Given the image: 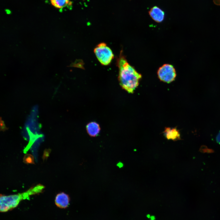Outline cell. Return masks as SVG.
Segmentation results:
<instances>
[{
    "label": "cell",
    "mask_w": 220,
    "mask_h": 220,
    "mask_svg": "<svg viewBox=\"0 0 220 220\" xmlns=\"http://www.w3.org/2000/svg\"><path fill=\"white\" fill-rule=\"evenodd\" d=\"M157 74L160 80L167 83L172 82L176 76V70L174 66L167 64H163L159 68Z\"/></svg>",
    "instance_id": "277c9868"
},
{
    "label": "cell",
    "mask_w": 220,
    "mask_h": 220,
    "mask_svg": "<svg viewBox=\"0 0 220 220\" xmlns=\"http://www.w3.org/2000/svg\"><path fill=\"white\" fill-rule=\"evenodd\" d=\"M149 15L155 22L160 23L164 20V12L157 6H155L151 9L149 11Z\"/></svg>",
    "instance_id": "8992f818"
},
{
    "label": "cell",
    "mask_w": 220,
    "mask_h": 220,
    "mask_svg": "<svg viewBox=\"0 0 220 220\" xmlns=\"http://www.w3.org/2000/svg\"><path fill=\"white\" fill-rule=\"evenodd\" d=\"M163 133L164 136L167 140L176 141L181 139L180 133L176 127H166Z\"/></svg>",
    "instance_id": "52a82bcc"
},
{
    "label": "cell",
    "mask_w": 220,
    "mask_h": 220,
    "mask_svg": "<svg viewBox=\"0 0 220 220\" xmlns=\"http://www.w3.org/2000/svg\"><path fill=\"white\" fill-rule=\"evenodd\" d=\"M70 198L69 196L64 192L57 194L55 198V202L56 206L61 208H66L69 205Z\"/></svg>",
    "instance_id": "5b68a950"
},
{
    "label": "cell",
    "mask_w": 220,
    "mask_h": 220,
    "mask_svg": "<svg viewBox=\"0 0 220 220\" xmlns=\"http://www.w3.org/2000/svg\"><path fill=\"white\" fill-rule=\"evenodd\" d=\"M8 129V128L6 127L4 123V121L2 120V118H0V130L1 131H5L6 130Z\"/></svg>",
    "instance_id": "8fae6325"
},
{
    "label": "cell",
    "mask_w": 220,
    "mask_h": 220,
    "mask_svg": "<svg viewBox=\"0 0 220 220\" xmlns=\"http://www.w3.org/2000/svg\"><path fill=\"white\" fill-rule=\"evenodd\" d=\"M51 4L55 7L60 9L71 5L70 0H50Z\"/></svg>",
    "instance_id": "9c48e42d"
},
{
    "label": "cell",
    "mask_w": 220,
    "mask_h": 220,
    "mask_svg": "<svg viewBox=\"0 0 220 220\" xmlns=\"http://www.w3.org/2000/svg\"><path fill=\"white\" fill-rule=\"evenodd\" d=\"M117 64L120 86L128 93H134L139 85L141 75L128 62L122 50L117 58Z\"/></svg>",
    "instance_id": "6da1fadb"
},
{
    "label": "cell",
    "mask_w": 220,
    "mask_h": 220,
    "mask_svg": "<svg viewBox=\"0 0 220 220\" xmlns=\"http://www.w3.org/2000/svg\"><path fill=\"white\" fill-rule=\"evenodd\" d=\"M44 189V186L38 184L30 188L26 192L21 193L8 196L1 194L0 210L5 212L16 207L23 200L28 198L29 196L41 193Z\"/></svg>",
    "instance_id": "7a4b0ae2"
},
{
    "label": "cell",
    "mask_w": 220,
    "mask_h": 220,
    "mask_svg": "<svg viewBox=\"0 0 220 220\" xmlns=\"http://www.w3.org/2000/svg\"><path fill=\"white\" fill-rule=\"evenodd\" d=\"M216 141L218 143L220 144V131L216 136Z\"/></svg>",
    "instance_id": "7c38bea8"
},
{
    "label": "cell",
    "mask_w": 220,
    "mask_h": 220,
    "mask_svg": "<svg viewBox=\"0 0 220 220\" xmlns=\"http://www.w3.org/2000/svg\"><path fill=\"white\" fill-rule=\"evenodd\" d=\"M213 2L215 5L220 6V0H213Z\"/></svg>",
    "instance_id": "4fadbf2b"
},
{
    "label": "cell",
    "mask_w": 220,
    "mask_h": 220,
    "mask_svg": "<svg viewBox=\"0 0 220 220\" xmlns=\"http://www.w3.org/2000/svg\"><path fill=\"white\" fill-rule=\"evenodd\" d=\"M94 52L98 61L103 66L110 64L114 58L112 50L104 42L97 45L94 49Z\"/></svg>",
    "instance_id": "3957f363"
},
{
    "label": "cell",
    "mask_w": 220,
    "mask_h": 220,
    "mask_svg": "<svg viewBox=\"0 0 220 220\" xmlns=\"http://www.w3.org/2000/svg\"><path fill=\"white\" fill-rule=\"evenodd\" d=\"M23 162L26 164H34V158L31 155L26 154L24 156Z\"/></svg>",
    "instance_id": "30bf717a"
},
{
    "label": "cell",
    "mask_w": 220,
    "mask_h": 220,
    "mask_svg": "<svg viewBox=\"0 0 220 220\" xmlns=\"http://www.w3.org/2000/svg\"><path fill=\"white\" fill-rule=\"evenodd\" d=\"M86 130L88 134L91 137L97 136L100 131L99 124L95 122H91L86 126Z\"/></svg>",
    "instance_id": "ba28073f"
}]
</instances>
